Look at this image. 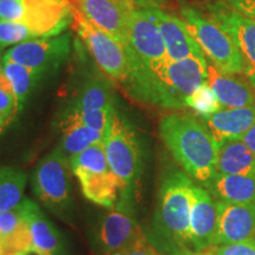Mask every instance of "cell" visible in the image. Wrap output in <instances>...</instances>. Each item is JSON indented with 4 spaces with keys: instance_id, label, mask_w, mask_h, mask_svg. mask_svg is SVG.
I'll return each instance as SVG.
<instances>
[{
    "instance_id": "6da1fadb",
    "label": "cell",
    "mask_w": 255,
    "mask_h": 255,
    "mask_svg": "<svg viewBox=\"0 0 255 255\" xmlns=\"http://www.w3.org/2000/svg\"><path fill=\"white\" fill-rule=\"evenodd\" d=\"M208 83L206 57L165 60L156 69L135 76L127 91L136 100L167 109L187 108V100Z\"/></svg>"
},
{
    "instance_id": "7a4b0ae2",
    "label": "cell",
    "mask_w": 255,
    "mask_h": 255,
    "mask_svg": "<svg viewBox=\"0 0 255 255\" xmlns=\"http://www.w3.org/2000/svg\"><path fill=\"white\" fill-rule=\"evenodd\" d=\"M159 136L183 170L207 186L216 174L218 144L206 124L190 115H168L159 122Z\"/></svg>"
},
{
    "instance_id": "3957f363",
    "label": "cell",
    "mask_w": 255,
    "mask_h": 255,
    "mask_svg": "<svg viewBox=\"0 0 255 255\" xmlns=\"http://www.w3.org/2000/svg\"><path fill=\"white\" fill-rule=\"evenodd\" d=\"M194 186L182 171H173L159 187L151 240L168 253L180 255L191 251L189 227Z\"/></svg>"
},
{
    "instance_id": "277c9868",
    "label": "cell",
    "mask_w": 255,
    "mask_h": 255,
    "mask_svg": "<svg viewBox=\"0 0 255 255\" xmlns=\"http://www.w3.org/2000/svg\"><path fill=\"white\" fill-rule=\"evenodd\" d=\"M103 143L111 170L119 178L120 194L133 197L144 164L142 143L132 124L117 109L104 133Z\"/></svg>"
},
{
    "instance_id": "5b68a950",
    "label": "cell",
    "mask_w": 255,
    "mask_h": 255,
    "mask_svg": "<svg viewBox=\"0 0 255 255\" xmlns=\"http://www.w3.org/2000/svg\"><path fill=\"white\" fill-rule=\"evenodd\" d=\"M180 14L188 31L199 44L209 62L226 73L245 75L240 51L229 34L199 8L182 2Z\"/></svg>"
},
{
    "instance_id": "8992f818",
    "label": "cell",
    "mask_w": 255,
    "mask_h": 255,
    "mask_svg": "<svg viewBox=\"0 0 255 255\" xmlns=\"http://www.w3.org/2000/svg\"><path fill=\"white\" fill-rule=\"evenodd\" d=\"M69 163L85 199L109 209L117 202L121 193L120 182L108 162L103 141L71 156Z\"/></svg>"
},
{
    "instance_id": "52a82bcc",
    "label": "cell",
    "mask_w": 255,
    "mask_h": 255,
    "mask_svg": "<svg viewBox=\"0 0 255 255\" xmlns=\"http://www.w3.org/2000/svg\"><path fill=\"white\" fill-rule=\"evenodd\" d=\"M32 189L46 208L64 220L73 216L71 168L59 148L41 158L31 177Z\"/></svg>"
},
{
    "instance_id": "ba28073f",
    "label": "cell",
    "mask_w": 255,
    "mask_h": 255,
    "mask_svg": "<svg viewBox=\"0 0 255 255\" xmlns=\"http://www.w3.org/2000/svg\"><path fill=\"white\" fill-rule=\"evenodd\" d=\"M71 17L73 31L90 51L97 65L105 75L126 88L131 76V66L122 44L89 21L73 5H71Z\"/></svg>"
},
{
    "instance_id": "9c48e42d",
    "label": "cell",
    "mask_w": 255,
    "mask_h": 255,
    "mask_svg": "<svg viewBox=\"0 0 255 255\" xmlns=\"http://www.w3.org/2000/svg\"><path fill=\"white\" fill-rule=\"evenodd\" d=\"M124 49L131 66L129 82L139 73L156 69L168 60L163 38L150 8L135 9Z\"/></svg>"
},
{
    "instance_id": "30bf717a",
    "label": "cell",
    "mask_w": 255,
    "mask_h": 255,
    "mask_svg": "<svg viewBox=\"0 0 255 255\" xmlns=\"http://www.w3.org/2000/svg\"><path fill=\"white\" fill-rule=\"evenodd\" d=\"M142 234L136 220L133 197L120 194L117 202L101 220L96 232V245L104 255H113Z\"/></svg>"
},
{
    "instance_id": "8fae6325",
    "label": "cell",
    "mask_w": 255,
    "mask_h": 255,
    "mask_svg": "<svg viewBox=\"0 0 255 255\" xmlns=\"http://www.w3.org/2000/svg\"><path fill=\"white\" fill-rule=\"evenodd\" d=\"M71 50L69 33L26 40L4 51L0 60H7L45 75L62 64Z\"/></svg>"
},
{
    "instance_id": "7c38bea8",
    "label": "cell",
    "mask_w": 255,
    "mask_h": 255,
    "mask_svg": "<svg viewBox=\"0 0 255 255\" xmlns=\"http://www.w3.org/2000/svg\"><path fill=\"white\" fill-rule=\"evenodd\" d=\"M200 9V8H199ZM219 24L232 38L245 63V75L250 79L255 75V20L239 13L223 0L208 2L201 9Z\"/></svg>"
},
{
    "instance_id": "4fadbf2b",
    "label": "cell",
    "mask_w": 255,
    "mask_h": 255,
    "mask_svg": "<svg viewBox=\"0 0 255 255\" xmlns=\"http://www.w3.org/2000/svg\"><path fill=\"white\" fill-rule=\"evenodd\" d=\"M19 23L34 39L62 34L72 23L70 0H19Z\"/></svg>"
},
{
    "instance_id": "5bb4252c",
    "label": "cell",
    "mask_w": 255,
    "mask_h": 255,
    "mask_svg": "<svg viewBox=\"0 0 255 255\" xmlns=\"http://www.w3.org/2000/svg\"><path fill=\"white\" fill-rule=\"evenodd\" d=\"M70 2L89 21L126 47L130 21L136 9L132 0H70Z\"/></svg>"
},
{
    "instance_id": "9a60e30c",
    "label": "cell",
    "mask_w": 255,
    "mask_h": 255,
    "mask_svg": "<svg viewBox=\"0 0 255 255\" xmlns=\"http://www.w3.org/2000/svg\"><path fill=\"white\" fill-rule=\"evenodd\" d=\"M218 223V202H215L208 190L194 186L189 227L191 251L202 252L214 246Z\"/></svg>"
},
{
    "instance_id": "2e32d148",
    "label": "cell",
    "mask_w": 255,
    "mask_h": 255,
    "mask_svg": "<svg viewBox=\"0 0 255 255\" xmlns=\"http://www.w3.org/2000/svg\"><path fill=\"white\" fill-rule=\"evenodd\" d=\"M219 223L214 246L255 238V203L219 201Z\"/></svg>"
},
{
    "instance_id": "e0dca14e",
    "label": "cell",
    "mask_w": 255,
    "mask_h": 255,
    "mask_svg": "<svg viewBox=\"0 0 255 255\" xmlns=\"http://www.w3.org/2000/svg\"><path fill=\"white\" fill-rule=\"evenodd\" d=\"M150 9L163 38L168 59L181 60L188 57H205L182 19L167 13L161 8Z\"/></svg>"
},
{
    "instance_id": "ac0fdd59",
    "label": "cell",
    "mask_w": 255,
    "mask_h": 255,
    "mask_svg": "<svg viewBox=\"0 0 255 255\" xmlns=\"http://www.w3.org/2000/svg\"><path fill=\"white\" fill-rule=\"evenodd\" d=\"M208 84L222 107H250L255 104V88L242 75L226 73L208 62Z\"/></svg>"
},
{
    "instance_id": "d6986e66",
    "label": "cell",
    "mask_w": 255,
    "mask_h": 255,
    "mask_svg": "<svg viewBox=\"0 0 255 255\" xmlns=\"http://www.w3.org/2000/svg\"><path fill=\"white\" fill-rule=\"evenodd\" d=\"M18 207L27 222L33 247L45 255H64L65 246L62 234L38 205L25 199Z\"/></svg>"
},
{
    "instance_id": "ffe728a7",
    "label": "cell",
    "mask_w": 255,
    "mask_h": 255,
    "mask_svg": "<svg viewBox=\"0 0 255 255\" xmlns=\"http://www.w3.org/2000/svg\"><path fill=\"white\" fill-rule=\"evenodd\" d=\"M205 121L218 145L227 139L241 138L255 123V104L221 109Z\"/></svg>"
},
{
    "instance_id": "44dd1931",
    "label": "cell",
    "mask_w": 255,
    "mask_h": 255,
    "mask_svg": "<svg viewBox=\"0 0 255 255\" xmlns=\"http://www.w3.org/2000/svg\"><path fill=\"white\" fill-rule=\"evenodd\" d=\"M60 129H62V142L58 148L68 158L95 143L103 141L104 138L103 133L96 131L82 123L71 108H69V110L64 114L60 122Z\"/></svg>"
},
{
    "instance_id": "7402d4cb",
    "label": "cell",
    "mask_w": 255,
    "mask_h": 255,
    "mask_svg": "<svg viewBox=\"0 0 255 255\" xmlns=\"http://www.w3.org/2000/svg\"><path fill=\"white\" fill-rule=\"evenodd\" d=\"M216 174L255 175V155L241 138H231L218 145Z\"/></svg>"
},
{
    "instance_id": "603a6c76",
    "label": "cell",
    "mask_w": 255,
    "mask_h": 255,
    "mask_svg": "<svg viewBox=\"0 0 255 255\" xmlns=\"http://www.w3.org/2000/svg\"><path fill=\"white\" fill-rule=\"evenodd\" d=\"M206 187L221 201L255 203V175L215 174Z\"/></svg>"
},
{
    "instance_id": "cb8c5ba5",
    "label": "cell",
    "mask_w": 255,
    "mask_h": 255,
    "mask_svg": "<svg viewBox=\"0 0 255 255\" xmlns=\"http://www.w3.org/2000/svg\"><path fill=\"white\" fill-rule=\"evenodd\" d=\"M27 176L20 169L0 167V212H8L23 201Z\"/></svg>"
},
{
    "instance_id": "d4e9b609",
    "label": "cell",
    "mask_w": 255,
    "mask_h": 255,
    "mask_svg": "<svg viewBox=\"0 0 255 255\" xmlns=\"http://www.w3.org/2000/svg\"><path fill=\"white\" fill-rule=\"evenodd\" d=\"M0 64L9 84L13 89L18 108L21 111L34 85L43 77V73L20 65V64L7 62V60H0Z\"/></svg>"
},
{
    "instance_id": "484cf974",
    "label": "cell",
    "mask_w": 255,
    "mask_h": 255,
    "mask_svg": "<svg viewBox=\"0 0 255 255\" xmlns=\"http://www.w3.org/2000/svg\"><path fill=\"white\" fill-rule=\"evenodd\" d=\"M82 111H114L116 109L110 85L102 79H92L82 89L77 101L72 104Z\"/></svg>"
},
{
    "instance_id": "4316f807",
    "label": "cell",
    "mask_w": 255,
    "mask_h": 255,
    "mask_svg": "<svg viewBox=\"0 0 255 255\" xmlns=\"http://www.w3.org/2000/svg\"><path fill=\"white\" fill-rule=\"evenodd\" d=\"M187 108H191L203 119H208L222 109V105L208 83L197 89L187 100Z\"/></svg>"
},
{
    "instance_id": "83f0119b",
    "label": "cell",
    "mask_w": 255,
    "mask_h": 255,
    "mask_svg": "<svg viewBox=\"0 0 255 255\" xmlns=\"http://www.w3.org/2000/svg\"><path fill=\"white\" fill-rule=\"evenodd\" d=\"M32 39H34L33 34L24 23L0 20V51L2 53L6 47Z\"/></svg>"
},
{
    "instance_id": "f1b7e54d",
    "label": "cell",
    "mask_w": 255,
    "mask_h": 255,
    "mask_svg": "<svg viewBox=\"0 0 255 255\" xmlns=\"http://www.w3.org/2000/svg\"><path fill=\"white\" fill-rule=\"evenodd\" d=\"M19 113L20 110L18 108L13 89L9 84L0 64V120L5 126L6 123L13 121Z\"/></svg>"
},
{
    "instance_id": "f546056e",
    "label": "cell",
    "mask_w": 255,
    "mask_h": 255,
    "mask_svg": "<svg viewBox=\"0 0 255 255\" xmlns=\"http://www.w3.org/2000/svg\"><path fill=\"white\" fill-rule=\"evenodd\" d=\"M71 109L73 113L77 115V117L84 123L85 126L91 128V129L96 130V131L105 133L108 127H109L111 117H113L114 111H82L78 110L77 108L71 105Z\"/></svg>"
},
{
    "instance_id": "4dcf8cb0",
    "label": "cell",
    "mask_w": 255,
    "mask_h": 255,
    "mask_svg": "<svg viewBox=\"0 0 255 255\" xmlns=\"http://www.w3.org/2000/svg\"><path fill=\"white\" fill-rule=\"evenodd\" d=\"M206 251L210 255H255V238L235 244L212 246Z\"/></svg>"
},
{
    "instance_id": "1f68e13d",
    "label": "cell",
    "mask_w": 255,
    "mask_h": 255,
    "mask_svg": "<svg viewBox=\"0 0 255 255\" xmlns=\"http://www.w3.org/2000/svg\"><path fill=\"white\" fill-rule=\"evenodd\" d=\"M113 255H162L156 248L152 246L150 241L146 239L144 234L137 238L135 241L128 245L126 248L121 250Z\"/></svg>"
},
{
    "instance_id": "d6a6232c",
    "label": "cell",
    "mask_w": 255,
    "mask_h": 255,
    "mask_svg": "<svg viewBox=\"0 0 255 255\" xmlns=\"http://www.w3.org/2000/svg\"><path fill=\"white\" fill-rule=\"evenodd\" d=\"M239 13L255 20V0H223Z\"/></svg>"
},
{
    "instance_id": "836d02e7",
    "label": "cell",
    "mask_w": 255,
    "mask_h": 255,
    "mask_svg": "<svg viewBox=\"0 0 255 255\" xmlns=\"http://www.w3.org/2000/svg\"><path fill=\"white\" fill-rule=\"evenodd\" d=\"M170 0H132L136 8H162Z\"/></svg>"
},
{
    "instance_id": "e575fe53",
    "label": "cell",
    "mask_w": 255,
    "mask_h": 255,
    "mask_svg": "<svg viewBox=\"0 0 255 255\" xmlns=\"http://www.w3.org/2000/svg\"><path fill=\"white\" fill-rule=\"evenodd\" d=\"M241 139L244 141L250 150L255 155V123L250 128V130L241 137Z\"/></svg>"
},
{
    "instance_id": "d590c367",
    "label": "cell",
    "mask_w": 255,
    "mask_h": 255,
    "mask_svg": "<svg viewBox=\"0 0 255 255\" xmlns=\"http://www.w3.org/2000/svg\"><path fill=\"white\" fill-rule=\"evenodd\" d=\"M18 255H45V254L41 253L40 251L36 250L34 247H32V248H30V250L23 252V253H19Z\"/></svg>"
},
{
    "instance_id": "8d00e7d4",
    "label": "cell",
    "mask_w": 255,
    "mask_h": 255,
    "mask_svg": "<svg viewBox=\"0 0 255 255\" xmlns=\"http://www.w3.org/2000/svg\"><path fill=\"white\" fill-rule=\"evenodd\" d=\"M180 255H210V254H209V252H207V251H202V252L190 251V252H186V253L180 254Z\"/></svg>"
},
{
    "instance_id": "74e56055",
    "label": "cell",
    "mask_w": 255,
    "mask_h": 255,
    "mask_svg": "<svg viewBox=\"0 0 255 255\" xmlns=\"http://www.w3.org/2000/svg\"><path fill=\"white\" fill-rule=\"evenodd\" d=\"M250 82H251V84L253 85V87H255V75L252 78H250Z\"/></svg>"
},
{
    "instance_id": "f35d334b",
    "label": "cell",
    "mask_w": 255,
    "mask_h": 255,
    "mask_svg": "<svg viewBox=\"0 0 255 255\" xmlns=\"http://www.w3.org/2000/svg\"><path fill=\"white\" fill-rule=\"evenodd\" d=\"M2 127H4V124H2V121L0 120V128H2Z\"/></svg>"
},
{
    "instance_id": "ab89813d",
    "label": "cell",
    "mask_w": 255,
    "mask_h": 255,
    "mask_svg": "<svg viewBox=\"0 0 255 255\" xmlns=\"http://www.w3.org/2000/svg\"><path fill=\"white\" fill-rule=\"evenodd\" d=\"M1 56H2V52H1V51H0V58H1Z\"/></svg>"
},
{
    "instance_id": "60d3db41",
    "label": "cell",
    "mask_w": 255,
    "mask_h": 255,
    "mask_svg": "<svg viewBox=\"0 0 255 255\" xmlns=\"http://www.w3.org/2000/svg\"><path fill=\"white\" fill-rule=\"evenodd\" d=\"M254 88H255V87H254Z\"/></svg>"
}]
</instances>
